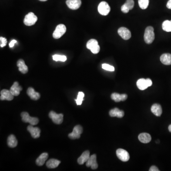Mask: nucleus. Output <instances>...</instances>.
<instances>
[{
	"instance_id": "27",
	"label": "nucleus",
	"mask_w": 171,
	"mask_h": 171,
	"mask_svg": "<svg viewBox=\"0 0 171 171\" xmlns=\"http://www.w3.org/2000/svg\"><path fill=\"white\" fill-rule=\"evenodd\" d=\"M163 30L167 32H171V21L166 20L163 22L162 24Z\"/></svg>"
},
{
	"instance_id": "35",
	"label": "nucleus",
	"mask_w": 171,
	"mask_h": 171,
	"mask_svg": "<svg viewBox=\"0 0 171 171\" xmlns=\"http://www.w3.org/2000/svg\"><path fill=\"white\" fill-rule=\"evenodd\" d=\"M100 46L99 45L96 46L94 48H92L90 51H91V52L93 53V54H98L100 51Z\"/></svg>"
},
{
	"instance_id": "10",
	"label": "nucleus",
	"mask_w": 171,
	"mask_h": 171,
	"mask_svg": "<svg viewBox=\"0 0 171 171\" xmlns=\"http://www.w3.org/2000/svg\"><path fill=\"white\" fill-rule=\"evenodd\" d=\"M66 4L69 9L75 10L79 9L81 6V0H67Z\"/></svg>"
},
{
	"instance_id": "4",
	"label": "nucleus",
	"mask_w": 171,
	"mask_h": 171,
	"mask_svg": "<svg viewBox=\"0 0 171 171\" xmlns=\"http://www.w3.org/2000/svg\"><path fill=\"white\" fill-rule=\"evenodd\" d=\"M38 18L33 12H29L25 16L24 23L26 26H30L34 25L37 22Z\"/></svg>"
},
{
	"instance_id": "30",
	"label": "nucleus",
	"mask_w": 171,
	"mask_h": 171,
	"mask_svg": "<svg viewBox=\"0 0 171 171\" xmlns=\"http://www.w3.org/2000/svg\"><path fill=\"white\" fill-rule=\"evenodd\" d=\"M52 58L54 61H61L65 62L67 61V57L64 55H58V54H55L52 56Z\"/></svg>"
},
{
	"instance_id": "19",
	"label": "nucleus",
	"mask_w": 171,
	"mask_h": 171,
	"mask_svg": "<svg viewBox=\"0 0 171 171\" xmlns=\"http://www.w3.org/2000/svg\"><path fill=\"white\" fill-rule=\"evenodd\" d=\"M17 66L19 68V70L23 74H26L28 72V67L25 64V62L23 60L20 59L17 62Z\"/></svg>"
},
{
	"instance_id": "20",
	"label": "nucleus",
	"mask_w": 171,
	"mask_h": 171,
	"mask_svg": "<svg viewBox=\"0 0 171 171\" xmlns=\"http://www.w3.org/2000/svg\"><path fill=\"white\" fill-rule=\"evenodd\" d=\"M151 110L152 112L157 117H160L162 114V108L160 105L159 104H155L153 105Z\"/></svg>"
},
{
	"instance_id": "25",
	"label": "nucleus",
	"mask_w": 171,
	"mask_h": 171,
	"mask_svg": "<svg viewBox=\"0 0 171 171\" xmlns=\"http://www.w3.org/2000/svg\"><path fill=\"white\" fill-rule=\"evenodd\" d=\"M137 85L138 88L141 90H145V89L149 87L146 79H138L137 81Z\"/></svg>"
},
{
	"instance_id": "9",
	"label": "nucleus",
	"mask_w": 171,
	"mask_h": 171,
	"mask_svg": "<svg viewBox=\"0 0 171 171\" xmlns=\"http://www.w3.org/2000/svg\"><path fill=\"white\" fill-rule=\"evenodd\" d=\"M118 33L123 39L128 40L131 37V33L129 30L125 27H121L118 30Z\"/></svg>"
},
{
	"instance_id": "26",
	"label": "nucleus",
	"mask_w": 171,
	"mask_h": 171,
	"mask_svg": "<svg viewBox=\"0 0 171 171\" xmlns=\"http://www.w3.org/2000/svg\"><path fill=\"white\" fill-rule=\"evenodd\" d=\"M61 163V161L55 159H51L46 162V166L48 168L52 169L57 167Z\"/></svg>"
},
{
	"instance_id": "8",
	"label": "nucleus",
	"mask_w": 171,
	"mask_h": 171,
	"mask_svg": "<svg viewBox=\"0 0 171 171\" xmlns=\"http://www.w3.org/2000/svg\"><path fill=\"white\" fill-rule=\"evenodd\" d=\"M117 157L123 162H127L130 158L129 153L127 151L123 149H118L116 151Z\"/></svg>"
},
{
	"instance_id": "3",
	"label": "nucleus",
	"mask_w": 171,
	"mask_h": 171,
	"mask_svg": "<svg viewBox=\"0 0 171 171\" xmlns=\"http://www.w3.org/2000/svg\"><path fill=\"white\" fill-rule=\"evenodd\" d=\"M66 27L63 24H59L56 27L53 33V37L55 39H58L63 36L66 33Z\"/></svg>"
},
{
	"instance_id": "31",
	"label": "nucleus",
	"mask_w": 171,
	"mask_h": 171,
	"mask_svg": "<svg viewBox=\"0 0 171 171\" xmlns=\"http://www.w3.org/2000/svg\"><path fill=\"white\" fill-rule=\"evenodd\" d=\"M84 97V94L82 92H79L77 99H75L76 103L78 105H81L82 103L83 98Z\"/></svg>"
},
{
	"instance_id": "37",
	"label": "nucleus",
	"mask_w": 171,
	"mask_h": 171,
	"mask_svg": "<svg viewBox=\"0 0 171 171\" xmlns=\"http://www.w3.org/2000/svg\"><path fill=\"white\" fill-rule=\"evenodd\" d=\"M150 171H159V170L158 168H157V167L155 166H152L149 169Z\"/></svg>"
},
{
	"instance_id": "29",
	"label": "nucleus",
	"mask_w": 171,
	"mask_h": 171,
	"mask_svg": "<svg viewBox=\"0 0 171 171\" xmlns=\"http://www.w3.org/2000/svg\"><path fill=\"white\" fill-rule=\"evenodd\" d=\"M149 0H138L139 6L143 10L146 9L148 6Z\"/></svg>"
},
{
	"instance_id": "33",
	"label": "nucleus",
	"mask_w": 171,
	"mask_h": 171,
	"mask_svg": "<svg viewBox=\"0 0 171 171\" xmlns=\"http://www.w3.org/2000/svg\"><path fill=\"white\" fill-rule=\"evenodd\" d=\"M125 5L128 8L129 10H132L134 7V0H127V1L125 2Z\"/></svg>"
},
{
	"instance_id": "5",
	"label": "nucleus",
	"mask_w": 171,
	"mask_h": 171,
	"mask_svg": "<svg viewBox=\"0 0 171 171\" xmlns=\"http://www.w3.org/2000/svg\"><path fill=\"white\" fill-rule=\"evenodd\" d=\"M98 11L99 13L104 16H106L110 13V7L108 3L106 2H101L98 6Z\"/></svg>"
},
{
	"instance_id": "13",
	"label": "nucleus",
	"mask_w": 171,
	"mask_h": 171,
	"mask_svg": "<svg viewBox=\"0 0 171 171\" xmlns=\"http://www.w3.org/2000/svg\"><path fill=\"white\" fill-rule=\"evenodd\" d=\"M14 98V96L11 93L10 90L7 89H3L1 91V97L0 99L1 100H6L8 101H11Z\"/></svg>"
},
{
	"instance_id": "2",
	"label": "nucleus",
	"mask_w": 171,
	"mask_h": 171,
	"mask_svg": "<svg viewBox=\"0 0 171 171\" xmlns=\"http://www.w3.org/2000/svg\"><path fill=\"white\" fill-rule=\"evenodd\" d=\"M22 121L25 123H29L30 125L34 126L38 124L39 120L37 117H31L26 112H23L21 113Z\"/></svg>"
},
{
	"instance_id": "42",
	"label": "nucleus",
	"mask_w": 171,
	"mask_h": 171,
	"mask_svg": "<svg viewBox=\"0 0 171 171\" xmlns=\"http://www.w3.org/2000/svg\"><path fill=\"white\" fill-rule=\"evenodd\" d=\"M39 1H41V2H45V1H47V0H39Z\"/></svg>"
},
{
	"instance_id": "12",
	"label": "nucleus",
	"mask_w": 171,
	"mask_h": 171,
	"mask_svg": "<svg viewBox=\"0 0 171 171\" xmlns=\"http://www.w3.org/2000/svg\"><path fill=\"white\" fill-rule=\"evenodd\" d=\"M86 166L88 167H90L92 169H96L98 168V164L96 162V156L95 154L90 156L88 161L86 162Z\"/></svg>"
},
{
	"instance_id": "28",
	"label": "nucleus",
	"mask_w": 171,
	"mask_h": 171,
	"mask_svg": "<svg viewBox=\"0 0 171 171\" xmlns=\"http://www.w3.org/2000/svg\"><path fill=\"white\" fill-rule=\"evenodd\" d=\"M98 45H99V44H98V41L96 40L91 39L88 41L87 45H86V47H87V49L91 50L92 48H94Z\"/></svg>"
},
{
	"instance_id": "11",
	"label": "nucleus",
	"mask_w": 171,
	"mask_h": 171,
	"mask_svg": "<svg viewBox=\"0 0 171 171\" xmlns=\"http://www.w3.org/2000/svg\"><path fill=\"white\" fill-rule=\"evenodd\" d=\"M27 130L33 138H38L40 137V130L38 127H33V125H30L27 127Z\"/></svg>"
},
{
	"instance_id": "6",
	"label": "nucleus",
	"mask_w": 171,
	"mask_h": 171,
	"mask_svg": "<svg viewBox=\"0 0 171 171\" xmlns=\"http://www.w3.org/2000/svg\"><path fill=\"white\" fill-rule=\"evenodd\" d=\"M83 133V128L80 125H77L74 127L72 132L68 134V137L72 139H77L80 138Z\"/></svg>"
},
{
	"instance_id": "16",
	"label": "nucleus",
	"mask_w": 171,
	"mask_h": 171,
	"mask_svg": "<svg viewBox=\"0 0 171 171\" xmlns=\"http://www.w3.org/2000/svg\"><path fill=\"white\" fill-rule=\"evenodd\" d=\"M90 157V152L89 151L84 152L81 156L78 159V162L79 165H83L85 162H87Z\"/></svg>"
},
{
	"instance_id": "41",
	"label": "nucleus",
	"mask_w": 171,
	"mask_h": 171,
	"mask_svg": "<svg viewBox=\"0 0 171 171\" xmlns=\"http://www.w3.org/2000/svg\"><path fill=\"white\" fill-rule=\"evenodd\" d=\"M168 129H169V131L171 133V125H170L169 127H168Z\"/></svg>"
},
{
	"instance_id": "21",
	"label": "nucleus",
	"mask_w": 171,
	"mask_h": 171,
	"mask_svg": "<svg viewBox=\"0 0 171 171\" xmlns=\"http://www.w3.org/2000/svg\"><path fill=\"white\" fill-rule=\"evenodd\" d=\"M48 156L49 155H48V153H42L36 160V165L37 166H43L45 162L48 159Z\"/></svg>"
},
{
	"instance_id": "23",
	"label": "nucleus",
	"mask_w": 171,
	"mask_h": 171,
	"mask_svg": "<svg viewBox=\"0 0 171 171\" xmlns=\"http://www.w3.org/2000/svg\"><path fill=\"white\" fill-rule=\"evenodd\" d=\"M160 61L164 65H171V54L169 53L162 54L160 57Z\"/></svg>"
},
{
	"instance_id": "22",
	"label": "nucleus",
	"mask_w": 171,
	"mask_h": 171,
	"mask_svg": "<svg viewBox=\"0 0 171 171\" xmlns=\"http://www.w3.org/2000/svg\"><path fill=\"white\" fill-rule=\"evenodd\" d=\"M138 139L140 142L144 144L149 143L151 141V137L149 134L143 133L140 134L138 136Z\"/></svg>"
},
{
	"instance_id": "38",
	"label": "nucleus",
	"mask_w": 171,
	"mask_h": 171,
	"mask_svg": "<svg viewBox=\"0 0 171 171\" xmlns=\"http://www.w3.org/2000/svg\"><path fill=\"white\" fill-rule=\"evenodd\" d=\"M17 40H12L9 44V46H10V48H12L14 46V44H15L16 43H17Z\"/></svg>"
},
{
	"instance_id": "24",
	"label": "nucleus",
	"mask_w": 171,
	"mask_h": 171,
	"mask_svg": "<svg viewBox=\"0 0 171 171\" xmlns=\"http://www.w3.org/2000/svg\"><path fill=\"white\" fill-rule=\"evenodd\" d=\"M7 144L8 146L11 148H14L17 146L18 141L13 134L9 135L7 139Z\"/></svg>"
},
{
	"instance_id": "18",
	"label": "nucleus",
	"mask_w": 171,
	"mask_h": 171,
	"mask_svg": "<svg viewBox=\"0 0 171 171\" xmlns=\"http://www.w3.org/2000/svg\"><path fill=\"white\" fill-rule=\"evenodd\" d=\"M125 115L124 112L119 110L118 108H115L110 111V115L111 117H117L122 118Z\"/></svg>"
},
{
	"instance_id": "34",
	"label": "nucleus",
	"mask_w": 171,
	"mask_h": 171,
	"mask_svg": "<svg viewBox=\"0 0 171 171\" xmlns=\"http://www.w3.org/2000/svg\"><path fill=\"white\" fill-rule=\"evenodd\" d=\"M7 40L6 38H3L2 37H0V46L1 48H3L6 45Z\"/></svg>"
},
{
	"instance_id": "1",
	"label": "nucleus",
	"mask_w": 171,
	"mask_h": 171,
	"mask_svg": "<svg viewBox=\"0 0 171 171\" xmlns=\"http://www.w3.org/2000/svg\"><path fill=\"white\" fill-rule=\"evenodd\" d=\"M155 36L154 28L148 26L145 29L144 34V40L147 44H151L155 40Z\"/></svg>"
},
{
	"instance_id": "36",
	"label": "nucleus",
	"mask_w": 171,
	"mask_h": 171,
	"mask_svg": "<svg viewBox=\"0 0 171 171\" xmlns=\"http://www.w3.org/2000/svg\"><path fill=\"white\" fill-rule=\"evenodd\" d=\"M129 10H130L128 9V8L125 4L122 6L121 11L124 13H127V12H129Z\"/></svg>"
},
{
	"instance_id": "17",
	"label": "nucleus",
	"mask_w": 171,
	"mask_h": 171,
	"mask_svg": "<svg viewBox=\"0 0 171 171\" xmlns=\"http://www.w3.org/2000/svg\"><path fill=\"white\" fill-rule=\"evenodd\" d=\"M27 95L30 97V99L34 100H37L40 98V95L38 92H35L33 88H29L27 89Z\"/></svg>"
},
{
	"instance_id": "15",
	"label": "nucleus",
	"mask_w": 171,
	"mask_h": 171,
	"mask_svg": "<svg viewBox=\"0 0 171 171\" xmlns=\"http://www.w3.org/2000/svg\"><path fill=\"white\" fill-rule=\"evenodd\" d=\"M112 99L115 101V102H119L121 101L126 100L127 98V95L125 94H119L117 93H114L112 94L111 96Z\"/></svg>"
},
{
	"instance_id": "14",
	"label": "nucleus",
	"mask_w": 171,
	"mask_h": 171,
	"mask_svg": "<svg viewBox=\"0 0 171 171\" xmlns=\"http://www.w3.org/2000/svg\"><path fill=\"white\" fill-rule=\"evenodd\" d=\"M23 88L21 87L18 82H15L11 87L10 90L14 96H18L20 94V92L22 91Z\"/></svg>"
},
{
	"instance_id": "7",
	"label": "nucleus",
	"mask_w": 171,
	"mask_h": 171,
	"mask_svg": "<svg viewBox=\"0 0 171 171\" xmlns=\"http://www.w3.org/2000/svg\"><path fill=\"white\" fill-rule=\"evenodd\" d=\"M49 117L51 118L54 123L60 125L63 122V115L62 114H57L55 112L51 111L49 114Z\"/></svg>"
},
{
	"instance_id": "39",
	"label": "nucleus",
	"mask_w": 171,
	"mask_h": 171,
	"mask_svg": "<svg viewBox=\"0 0 171 171\" xmlns=\"http://www.w3.org/2000/svg\"><path fill=\"white\" fill-rule=\"evenodd\" d=\"M146 80H147V84L148 85L149 87L151 86L152 85V83H152V81L150 79H147Z\"/></svg>"
},
{
	"instance_id": "40",
	"label": "nucleus",
	"mask_w": 171,
	"mask_h": 171,
	"mask_svg": "<svg viewBox=\"0 0 171 171\" xmlns=\"http://www.w3.org/2000/svg\"><path fill=\"white\" fill-rule=\"evenodd\" d=\"M166 7L168 9H171V0L168 1V2L167 3Z\"/></svg>"
},
{
	"instance_id": "32",
	"label": "nucleus",
	"mask_w": 171,
	"mask_h": 171,
	"mask_svg": "<svg viewBox=\"0 0 171 171\" xmlns=\"http://www.w3.org/2000/svg\"><path fill=\"white\" fill-rule=\"evenodd\" d=\"M102 68L106 71H110V72H114L115 68L113 66H111L107 64H103L102 65Z\"/></svg>"
}]
</instances>
